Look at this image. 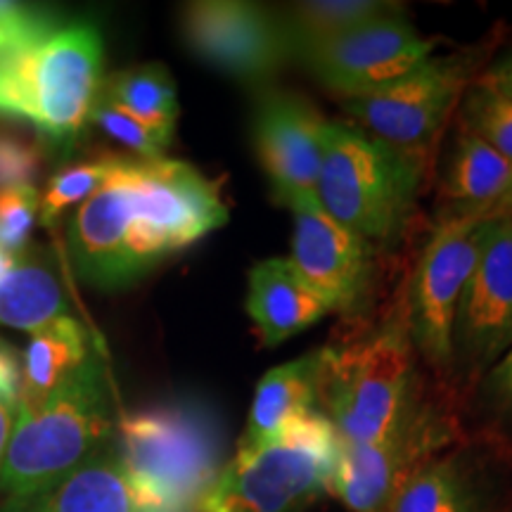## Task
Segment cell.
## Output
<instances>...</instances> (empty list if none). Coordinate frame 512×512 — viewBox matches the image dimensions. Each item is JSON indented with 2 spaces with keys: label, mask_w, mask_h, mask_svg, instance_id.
Wrapping results in <instances>:
<instances>
[{
  "label": "cell",
  "mask_w": 512,
  "mask_h": 512,
  "mask_svg": "<svg viewBox=\"0 0 512 512\" xmlns=\"http://www.w3.org/2000/svg\"><path fill=\"white\" fill-rule=\"evenodd\" d=\"M107 368L88 356L36 411L19 413L5 451L0 491L8 498L46 489L114 441Z\"/></svg>",
  "instance_id": "6da1fadb"
},
{
  "label": "cell",
  "mask_w": 512,
  "mask_h": 512,
  "mask_svg": "<svg viewBox=\"0 0 512 512\" xmlns=\"http://www.w3.org/2000/svg\"><path fill=\"white\" fill-rule=\"evenodd\" d=\"M114 444L140 512H197L223 470L219 422L195 403L124 415Z\"/></svg>",
  "instance_id": "7a4b0ae2"
},
{
  "label": "cell",
  "mask_w": 512,
  "mask_h": 512,
  "mask_svg": "<svg viewBox=\"0 0 512 512\" xmlns=\"http://www.w3.org/2000/svg\"><path fill=\"white\" fill-rule=\"evenodd\" d=\"M102 81L100 31L69 24L0 55V114L27 119L57 145H72L88 126Z\"/></svg>",
  "instance_id": "3957f363"
},
{
  "label": "cell",
  "mask_w": 512,
  "mask_h": 512,
  "mask_svg": "<svg viewBox=\"0 0 512 512\" xmlns=\"http://www.w3.org/2000/svg\"><path fill=\"white\" fill-rule=\"evenodd\" d=\"M418 162L358 126L330 124L316 200L366 245H389L406 228L418 195Z\"/></svg>",
  "instance_id": "277c9868"
},
{
  "label": "cell",
  "mask_w": 512,
  "mask_h": 512,
  "mask_svg": "<svg viewBox=\"0 0 512 512\" xmlns=\"http://www.w3.org/2000/svg\"><path fill=\"white\" fill-rule=\"evenodd\" d=\"M339 441L328 415L313 411L283 437L238 448L197 512H299L330 489Z\"/></svg>",
  "instance_id": "5b68a950"
},
{
  "label": "cell",
  "mask_w": 512,
  "mask_h": 512,
  "mask_svg": "<svg viewBox=\"0 0 512 512\" xmlns=\"http://www.w3.org/2000/svg\"><path fill=\"white\" fill-rule=\"evenodd\" d=\"M406 325H389L342 351L320 349V399L344 444L392 434L411 403L413 354Z\"/></svg>",
  "instance_id": "8992f818"
},
{
  "label": "cell",
  "mask_w": 512,
  "mask_h": 512,
  "mask_svg": "<svg viewBox=\"0 0 512 512\" xmlns=\"http://www.w3.org/2000/svg\"><path fill=\"white\" fill-rule=\"evenodd\" d=\"M121 176L131 200L138 249L150 268L228 223L219 183L188 162L131 155L124 159Z\"/></svg>",
  "instance_id": "52a82bcc"
},
{
  "label": "cell",
  "mask_w": 512,
  "mask_h": 512,
  "mask_svg": "<svg viewBox=\"0 0 512 512\" xmlns=\"http://www.w3.org/2000/svg\"><path fill=\"white\" fill-rule=\"evenodd\" d=\"M491 214H453L422 249L408 290L406 328L432 366H451L460 299L482 252Z\"/></svg>",
  "instance_id": "ba28073f"
},
{
  "label": "cell",
  "mask_w": 512,
  "mask_h": 512,
  "mask_svg": "<svg viewBox=\"0 0 512 512\" xmlns=\"http://www.w3.org/2000/svg\"><path fill=\"white\" fill-rule=\"evenodd\" d=\"M470 55L427 57L413 72L363 98L344 100L358 128L411 157L437 138L470 83ZM413 159V157H411Z\"/></svg>",
  "instance_id": "9c48e42d"
},
{
  "label": "cell",
  "mask_w": 512,
  "mask_h": 512,
  "mask_svg": "<svg viewBox=\"0 0 512 512\" xmlns=\"http://www.w3.org/2000/svg\"><path fill=\"white\" fill-rule=\"evenodd\" d=\"M434 41L420 36L401 10L311 43L294 55L316 79L344 100L363 98L413 72L432 55Z\"/></svg>",
  "instance_id": "30bf717a"
},
{
  "label": "cell",
  "mask_w": 512,
  "mask_h": 512,
  "mask_svg": "<svg viewBox=\"0 0 512 512\" xmlns=\"http://www.w3.org/2000/svg\"><path fill=\"white\" fill-rule=\"evenodd\" d=\"M181 29L192 53L209 67L247 83L271 81L292 60L275 10L245 0L185 5Z\"/></svg>",
  "instance_id": "8fae6325"
},
{
  "label": "cell",
  "mask_w": 512,
  "mask_h": 512,
  "mask_svg": "<svg viewBox=\"0 0 512 512\" xmlns=\"http://www.w3.org/2000/svg\"><path fill=\"white\" fill-rule=\"evenodd\" d=\"M330 121L302 95L264 91L256 98L252 140L273 185V197L290 207L316 195Z\"/></svg>",
  "instance_id": "7c38bea8"
},
{
  "label": "cell",
  "mask_w": 512,
  "mask_h": 512,
  "mask_svg": "<svg viewBox=\"0 0 512 512\" xmlns=\"http://www.w3.org/2000/svg\"><path fill=\"white\" fill-rule=\"evenodd\" d=\"M441 427L432 415L408 403L392 434L375 444H339L330 491L354 512H384L401 486L418 472L420 456L437 444Z\"/></svg>",
  "instance_id": "4fadbf2b"
},
{
  "label": "cell",
  "mask_w": 512,
  "mask_h": 512,
  "mask_svg": "<svg viewBox=\"0 0 512 512\" xmlns=\"http://www.w3.org/2000/svg\"><path fill=\"white\" fill-rule=\"evenodd\" d=\"M512 349V216H491L482 252L460 299L453 351L472 366Z\"/></svg>",
  "instance_id": "5bb4252c"
},
{
  "label": "cell",
  "mask_w": 512,
  "mask_h": 512,
  "mask_svg": "<svg viewBox=\"0 0 512 512\" xmlns=\"http://www.w3.org/2000/svg\"><path fill=\"white\" fill-rule=\"evenodd\" d=\"M126 159V157H124ZM119 169L69 219L67 245L81 280L102 290L131 285L150 271L138 249L128 190Z\"/></svg>",
  "instance_id": "9a60e30c"
},
{
  "label": "cell",
  "mask_w": 512,
  "mask_h": 512,
  "mask_svg": "<svg viewBox=\"0 0 512 512\" xmlns=\"http://www.w3.org/2000/svg\"><path fill=\"white\" fill-rule=\"evenodd\" d=\"M294 238L290 264L328 311L347 313L366 292L370 259L358 235L325 214L316 195L290 204Z\"/></svg>",
  "instance_id": "2e32d148"
},
{
  "label": "cell",
  "mask_w": 512,
  "mask_h": 512,
  "mask_svg": "<svg viewBox=\"0 0 512 512\" xmlns=\"http://www.w3.org/2000/svg\"><path fill=\"white\" fill-rule=\"evenodd\" d=\"M247 313L261 342L278 347L316 325L328 309L299 278L290 259H266L249 271Z\"/></svg>",
  "instance_id": "e0dca14e"
},
{
  "label": "cell",
  "mask_w": 512,
  "mask_h": 512,
  "mask_svg": "<svg viewBox=\"0 0 512 512\" xmlns=\"http://www.w3.org/2000/svg\"><path fill=\"white\" fill-rule=\"evenodd\" d=\"M320 394V351L268 370L256 384L252 411L238 448L280 439L294 422L313 413Z\"/></svg>",
  "instance_id": "ac0fdd59"
},
{
  "label": "cell",
  "mask_w": 512,
  "mask_h": 512,
  "mask_svg": "<svg viewBox=\"0 0 512 512\" xmlns=\"http://www.w3.org/2000/svg\"><path fill=\"white\" fill-rule=\"evenodd\" d=\"M67 316V292L55 259L43 247H27L0 278V328L36 332Z\"/></svg>",
  "instance_id": "d6986e66"
},
{
  "label": "cell",
  "mask_w": 512,
  "mask_h": 512,
  "mask_svg": "<svg viewBox=\"0 0 512 512\" xmlns=\"http://www.w3.org/2000/svg\"><path fill=\"white\" fill-rule=\"evenodd\" d=\"M27 498L43 512H140L114 441Z\"/></svg>",
  "instance_id": "ffe728a7"
},
{
  "label": "cell",
  "mask_w": 512,
  "mask_h": 512,
  "mask_svg": "<svg viewBox=\"0 0 512 512\" xmlns=\"http://www.w3.org/2000/svg\"><path fill=\"white\" fill-rule=\"evenodd\" d=\"M91 354L88 330L69 313L31 332L22 356V399L17 415L36 411L57 384L67 380Z\"/></svg>",
  "instance_id": "44dd1931"
},
{
  "label": "cell",
  "mask_w": 512,
  "mask_h": 512,
  "mask_svg": "<svg viewBox=\"0 0 512 512\" xmlns=\"http://www.w3.org/2000/svg\"><path fill=\"white\" fill-rule=\"evenodd\" d=\"M512 183V164L472 133H460L444 171V197L456 214H491Z\"/></svg>",
  "instance_id": "7402d4cb"
},
{
  "label": "cell",
  "mask_w": 512,
  "mask_h": 512,
  "mask_svg": "<svg viewBox=\"0 0 512 512\" xmlns=\"http://www.w3.org/2000/svg\"><path fill=\"white\" fill-rule=\"evenodd\" d=\"M100 93L121 110L155 128L159 136L174 138L178 119L176 83L164 64H140L121 69L102 81Z\"/></svg>",
  "instance_id": "603a6c76"
},
{
  "label": "cell",
  "mask_w": 512,
  "mask_h": 512,
  "mask_svg": "<svg viewBox=\"0 0 512 512\" xmlns=\"http://www.w3.org/2000/svg\"><path fill=\"white\" fill-rule=\"evenodd\" d=\"M396 10H401V5L380 3V0H311V3L290 5L278 12V17L294 60V55L311 43L342 34L358 24L373 22Z\"/></svg>",
  "instance_id": "cb8c5ba5"
},
{
  "label": "cell",
  "mask_w": 512,
  "mask_h": 512,
  "mask_svg": "<svg viewBox=\"0 0 512 512\" xmlns=\"http://www.w3.org/2000/svg\"><path fill=\"white\" fill-rule=\"evenodd\" d=\"M124 155H100L86 162L64 166L50 178L46 192L41 195V221L43 226H53L67 209L79 207L98 192L119 169Z\"/></svg>",
  "instance_id": "d4e9b609"
},
{
  "label": "cell",
  "mask_w": 512,
  "mask_h": 512,
  "mask_svg": "<svg viewBox=\"0 0 512 512\" xmlns=\"http://www.w3.org/2000/svg\"><path fill=\"white\" fill-rule=\"evenodd\" d=\"M463 131L494 147L512 164V100L477 81L463 102Z\"/></svg>",
  "instance_id": "484cf974"
},
{
  "label": "cell",
  "mask_w": 512,
  "mask_h": 512,
  "mask_svg": "<svg viewBox=\"0 0 512 512\" xmlns=\"http://www.w3.org/2000/svg\"><path fill=\"white\" fill-rule=\"evenodd\" d=\"M389 512H467L460 486L446 465H427L401 486Z\"/></svg>",
  "instance_id": "4316f807"
},
{
  "label": "cell",
  "mask_w": 512,
  "mask_h": 512,
  "mask_svg": "<svg viewBox=\"0 0 512 512\" xmlns=\"http://www.w3.org/2000/svg\"><path fill=\"white\" fill-rule=\"evenodd\" d=\"M88 124L98 126L102 133H107L112 140H117L128 150L133 152V157L138 159H159L164 157L166 147L171 145L169 138L159 136L155 128H150L143 121L121 110L119 105H114L112 100H107L105 95H98L93 102L91 117Z\"/></svg>",
  "instance_id": "83f0119b"
},
{
  "label": "cell",
  "mask_w": 512,
  "mask_h": 512,
  "mask_svg": "<svg viewBox=\"0 0 512 512\" xmlns=\"http://www.w3.org/2000/svg\"><path fill=\"white\" fill-rule=\"evenodd\" d=\"M41 219V192L34 185L0 190V249L17 256L29 247V238Z\"/></svg>",
  "instance_id": "f1b7e54d"
},
{
  "label": "cell",
  "mask_w": 512,
  "mask_h": 512,
  "mask_svg": "<svg viewBox=\"0 0 512 512\" xmlns=\"http://www.w3.org/2000/svg\"><path fill=\"white\" fill-rule=\"evenodd\" d=\"M41 147L0 131V190L31 185L41 171Z\"/></svg>",
  "instance_id": "f546056e"
},
{
  "label": "cell",
  "mask_w": 512,
  "mask_h": 512,
  "mask_svg": "<svg viewBox=\"0 0 512 512\" xmlns=\"http://www.w3.org/2000/svg\"><path fill=\"white\" fill-rule=\"evenodd\" d=\"M0 31L15 36L22 43H38L57 31L55 19L46 12L29 8V5L0 0Z\"/></svg>",
  "instance_id": "4dcf8cb0"
},
{
  "label": "cell",
  "mask_w": 512,
  "mask_h": 512,
  "mask_svg": "<svg viewBox=\"0 0 512 512\" xmlns=\"http://www.w3.org/2000/svg\"><path fill=\"white\" fill-rule=\"evenodd\" d=\"M22 399V358L17 351L0 342V401L19 411Z\"/></svg>",
  "instance_id": "1f68e13d"
},
{
  "label": "cell",
  "mask_w": 512,
  "mask_h": 512,
  "mask_svg": "<svg viewBox=\"0 0 512 512\" xmlns=\"http://www.w3.org/2000/svg\"><path fill=\"white\" fill-rule=\"evenodd\" d=\"M479 81L496 88L498 93H503L505 98L512 100V48Z\"/></svg>",
  "instance_id": "d6a6232c"
},
{
  "label": "cell",
  "mask_w": 512,
  "mask_h": 512,
  "mask_svg": "<svg viewBox=\"0 0 512 512\" xmlns=\"http://www.w3.org/2000/svg\"><path fill=\"white\" fill-rule=\"evenodd\" d=\"M491 389L503 401L512 403V349L496 363L494 373H491Z\"/></svg>",
  "instance_id": "836d02e7"
},
{
  "label": "cell",
  "mask_w": 512,
  "mask_h": 512,
  "mask_svg": "<svg viewBox=\"0 0 512 512\" xmlns=\"http://www.w3.org/2000/svg\"><path fill=\"white\" fill-rule=\"evenodd\" d=\"M15 420H17L15 408L0 401V472H3L5 451H8V441H10L12 427H15Z\"/></svg>",
  "instance_id": "e575fe53"
},
{
  "label": "cell",
  "mask_w": 512,
  "mask_h": 512,
  "mask_svg": "<svg viewBox=\"0 0 512 512\" xmlns=\"http://www.w3.org/2000/svg\"><path fill=\"white\" fill-rule=\"evenodd\" d=\"M0 512H43L31 503V498H8L3 505H0Z\"/></svg>",
  "instance_id": "d590c367"
},
{
  "label": "cell",
  "mask_w": 512,
  "mask_h": 512,
  "mask_svg": "<svg viewBox=\"0 0 512 512\" xmlns=\"http://www.w3.org/2000/svg\"><path fill=\"white\" fill-rule=\"evenodd\" d=\"M29 43H22V41H17L15 36H10V34H3V31H0V55H5V53H12V50H17V48H27Z\"/></svg>",
  "instance_id": "8d00e7d4"
},
{
  "label": "cell",
  "mask_w": 512,
  "mask_h": 512,
  "mask_svg": "<svg viewBox=\"0 0 512 512\" xmlns=\"http://www.w3.org/2000/svg\"><path fill=\"white\" fill-rule=\"evenodd\" d=\"M494 216H512V183H510L508 192H505V195H503V200L496 204Z\"/></svg>",
  "instance_id": "74e56055"
},
{
  "label": "cell",
  "mask_w": 512,
  "mask_h": 512,
  "mask_svg": "<svg viewBox=\"0 0 512 512\" xmlns=\"http://www.w3.org/2000/svg\"><path fill=\"white\" fill-rule=\"evenodd\" d=\"M12 261H15V256L5 252V249H0V278H3V275L8 273V268L12 266Z\"/></svg>",
  "instance_id": "f35d334b"
}]
</instances>
